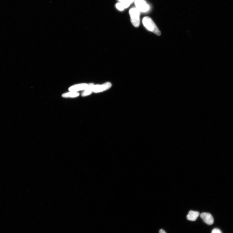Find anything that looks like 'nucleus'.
<instances>
[{"label": "nucleus", "instance_id": "7", "mask_svg": "<svg viewBox=\"0 0 233 233\" xmlns=\"http://www.w3.org/2000/svg\"><path fill=\"white\" fill-rule=\"evenodd\" d=\"M199 215V213L198 211H190L187 215V219L190 221H194L196 220Z\"/></svg>", "mask_w": 233, "mask_h": 233}, {"label": "nucleus", "instance_id": "2", "mask_svg": "<svg viewBox=\"0 0 233 233\" xmlns=\"http://www.w3.org/2000/svg\"><path fill=\"white\" fill-rule=\"evenodd\" d=\"M130 21L134 27H138L140 24V11L136 8H132L129 10Z\"/></svg>", "mask_w": 233, "mask_h": 233}, {"label": "nucleus", "instance_id": "11", "mask_svg": "<svg viewBox=\"0 0 233 233\" xmlns=\"http://www.w3.org/2000/svg\"><path fill=\"white\" fill-rule=\"evenodd\" d=\"M116 6L117 9L120 11H123L125 9L123 5L120 2L117 3Z\"/></svg>", "mask_w": 233, "mask_h": 233}, {"label": "nucleus", "instance_id": "6", "mask_svg": "<svg viewBox=\"0 0 233 233\" xmlns=\"http://www.w3.org/2000/svg\"><path fill=\"white\" fill-rule=\"evenodd\" d=\"M88 86V85L86 84H81L74 85L69 88V90L71 92L77 91L84 90H86Z\"/></svg>", "mask_w": 233, "mask_h": 233}, {"label": "nucleus", "instance_id": "3", "mask_svg": "<svg viewBox=\"0 0 233 233\" xmlns=\"http://www.w3.org/2000/svg\"><path fill=\"white\" fill-rule=\"evenodd\" d=\"M134 2L136 8L140 11L145 12L148 11L149 6L144 0H135Z\"/></svg>", "mask_w": 233, "mask_h": 233}, {"label": "nucleus", "instance_id": "13", "mask_svg": "<svg viewBox=\"0 0 233 233\" xmlns=\"http://www.w3.org/2000/svg\"><path fill=\"white\" fill-rule=\"evenodd\" d=\"M159 233H166V232L163 229H161L159 231Z\"/></svg>", "mask_w": 233, "mask_h": 233}, {"label": "nucleus", "instance_id": "9", "mask_svg": "<svg viewBox=\"0 0 233 233\" xmlns=\"http://www.w3.org/2000/svg\"><path fill=\"white\" fill-rule=\"evenodd\" d=\"M120 2L122 3L123 5L125 8H127L129 7L131 3L135 0H119Z\"/></svg>", "mask_w": 233, "mask_h": 233}, {"label": "nucleus", "instance_id": "1", "mask_svg": "<svg viewBox=\"0 0 233 233\" xmlns=\"http://www.w3.org/2000/svg\"><path fill=\"white\" fill-rule=\"evenodd\" d=\"M143 24L147 30L157 35H161V32L152 19L149 17H144L142 20Z\"/></svg>", "mask_w": 233, "mask_h": 233}, {"label": "nucleus", "instance_id": "8", "mask_svg": "<svg viewBox=\"0 0 233 233\" xmlns=\"http://www.w3.org/2000/svg\"><path fill=\"white\" fill-rule=\"evenodd\" d=\"M94 85L93 83H90L88 85V86L84 92L82 94V96H86L90 94L93 92V87Z\"/></svg>", "mask_w": 233, "mask_h": 233}, {"label": "nucleus", "instance_id": "4", "mask_svg": "<svg viewBox=\"0 0 233 233\" xmlns=\"http://www.w3.org/2000/svg\"><path fill=\"white\" fill-rule=\"evenodd\" d=\"M111 86L110 82H107L102 85H94L93 87V92L95 93L100 92L109 89Z\"/></svg>", "mask_w": 233, "mask_h": 233}, {"label": "nucleus", "instance_id": "12", "mask_svg": "<svg viewBox=\"0 0 233 233\" xmlns=\"http://www.w3.org/2000/svg\"><path fill=\"white\" fill-rule=\"evenodd\" d=\"M211 233H222V232L219 229L217 228H215L213 229Z\"/></svg>", "mask_w": 233, "mask_h": 233}, {"label": "nucleus", "instance_id": "10", "mask_svg": "<svg viewBox=\"0 0 233 233\" xmlns=\"http://www.w3.org/2000/svg\"><path fill=\"white\" fill-rule=\"evenodd\" d=\"M79 95V94L77 92H69L66 93L62 95L63 97L65 98L67 97H77Z\"/></svg>", "mask_w": 233, "mask_h": 233}, {"label": "nucleus", "instance_id": "5", "mask_svg": "<svg viewBox=\"0 0 233 233\" xmlns=\"http://www.w3.org/2000/svg\"><path fill=\"white\" fill-rule=\"evenodd\" d=\"M203 221L206 224L211 225L214 223V220L212 215L208 213L203 212L200 215Z\"/></svg>", "mask_w": 233, "mask_h": 233}]
</instances>
